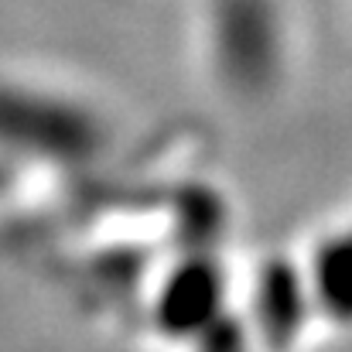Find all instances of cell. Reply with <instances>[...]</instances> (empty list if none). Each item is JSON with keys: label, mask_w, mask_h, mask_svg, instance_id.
I'll use <instances>...</instances> for the list:
<instances>
[{"label": "cell", "mask_w": 352, "mask_h": 352, "mask_svg": "<svg viewBox=\"0 0 352 352\" xmlns=\"http://www.w3.org/2000/svg\"><path fill=\"white\" fill-rule=\"evenodd\" d=\"M107 147V123L96 107L72 93L0 79V151L48 164H82Z\"/></svg>", "instance_id": "6da1fadb"}]
</instances>
